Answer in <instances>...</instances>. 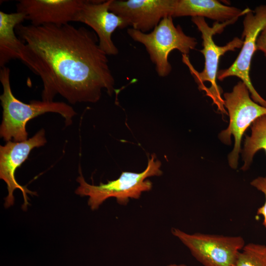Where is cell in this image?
I'll return each instance as SVG.
<instances>
[{"instance_id": "obj_1", "label": "cell", "mask_w": 266, "mask_h": 266, "mask_svg": "<svg viewBox=\"0 0 266 266\" xmlns=\"http://www.w3.org/2000/svg\"><path fill=\"white\" fill-rule=\"evenodd\" d=\"M24 42L19 59L42 82V100L60 95L69 103L95 102L105 89L111 95L115 80L96 33L71 24L17 25Z\"/></svg>"}, {"instance_id": "obj_2", "label": "cell", "mask_w": 266, "mask_h": 266, "mask_svg": "<svg viewBox=\"0 0 266 266\" xmlns=\"http://www.w3.org/2000/svg\"><path fill=\"white\" fill-rule=\"evenodd\" d=\"M10 71L6 66L0 69V81L3 88V93L0 96L2 108L0 135L5 141L13 139L14 141L20 142L27 140V123L45 113H59L65 119L66 125L71 124L76 113L65 102L33 100L26 103L16 98L11 88Z\"/></svg>"}, {"instance_id": "obj_3", "label": "cell", "mask_w": 266, "mask_h": 266, "mask_svg": "<svg viewBox=\"0 0 266 266\" xmlns=\"http://www.w3.org/2000/svg\"><path fill=\"white\" fill-rule=\"evenodd\" d=\"M155 157L153 155L149 159L143 171L140 173L124 171L117 179L108 181L105 184L100 183L99 185L88 184L79 168L80 175L77 181L80 185L75 193L81 197H89L88 205L92 210L98 209L110 198H115L119 204L125 205L130 199H138L143 192L151 190L152 183L146 180L148 177L158 176L162 174L161 163L155 160Z\"/></svg>"}, {"instance_id": "obj_4", "label": "cell", "mask_w": 266, "mask_h": 266, "mask_svg": "<svg viewBox=\"0 0 266 266\" xmlns=\"http://www.w3.org/2000/svg\"><path fill=\"white\" fill-rule=\"evenodd\" d=\"M238 18L227 22L219 23L216 22L212 27H210L205 20L204 18L200 17H192V21L196 26L201 33L202 39L203 48L200 52L204 58V66L202 71H196L191 66L187 55H183V62L187 65L200 89L203 83L208 82L210 84L209 88H205L206 95L210 97L213 103L217 105L218 109L223 113H226L224 108V100L222 97V91L218 85L216 79L218 64L220 57L227 52L234 51L236 48H241L243 41L241 38L235 37L232 40L224 46L216 45L213 39V36L216 33H220L224 28L232 24L236 21Z\"/></svg>"}, {"instance_id": "obj_5", "label": "cell", "mask_w": 266, "mask_h": 266, "mask_svg": "<svg viewBox=\"0 0 266 266\" xmlns=\"http://www.w3.org/2000/svg\"><path fill=\"white\" fill-rule=\"evenodd\" d=\"M127 33L134 41L144 46L157 73L161 77L167 76L171 71L168 61L171 51L178 50L187 55L198 44L196 39L186 35L179 25L175 26L171 16L163 18L149 33L132 28L128 29Z\"/></svg>"}, {"instance_id": "obj_6", "label": "cell", "mask_w": 266, "mask_h": 266, "mask_svg": "<svg viewBox=\"0 0 266 266\" xmlns=\"http://www.w3.org/2000/svg\"><path fill=\"white\" fill-rule=\"evenodd\" d=\"M250 94L247 87L240 81L231 92L223 94L224 105L228 111L230 121L228 127L218 136L227 145L231 144L232 135L234 137V146L228 156V163L233 169L237 167L241 140L245 131L257 119L266 114V107L255 102Z\"/></svg>"}, {"instance_id": "obj_7", "label": "cell", "mask_w": 266, "mask_h": 266, "mask_svg": "<svg viewBox=\"0 0 266 266\" xmlns=\"http://www.w3.org/2000/svg\"><path fill=\"white\" fill-rule=\"evenodd\" d=\"M171 233L203 266H234L238 253L245 245L240 236L190 234L177 228H172Z\"/></svg>"}, {"instance_id": "obj_8", "label": "cell", "mask_w": 266, "mask_h": 266, "mask_svg": "<svg viewBox=\"0 0 266 266\" xmlns=\"http://www.w3.org/2000/svg\"><path fill=\"white\" fill-rule=\"evenodd\" d=\"M266 25V5L258 6L254 11L251 10L245 14L243 21L241 37L244 40L241 51L230 67L218 71L217 78L220 81L230 76L239 78L247 87L252 99L266 107V100L256 90L249 75L252 57L257 50V39Z\"/></svg>"}, {"instance_id": "obj_9", "label": "cell", "mask_w": 266, "mask_h": 266, "mask_svg": "<svg viewBox=\"0 0 266 266\" xmlns=\"http://www.w3.org/2000/svg\"><path fill=\"white\" fill-rule=\"evenodd\" d=\"M46 142L44 129H41L34 136L23 141H7L0 146V178L7 185L8 195L5 199L4 206L8 208L14 202L13 192L19 189L24 200L23 208L29 204L27 194L36 195L26 187L20 185L15 177L16 169L28 159L31 151L35 147L43 146Z\"/></svg>"}, {"instance_id": "obj_10", "label": "cell", "mask_w": 266, "mask_h": 266, "mask_svg": "<svg viewBox=\"0 0 266 266\" xmlns=\"http://www.w3.org/2000/svg\"><path fill=\"white\" fill-rule=\"evenodd\" d=\"M110 2L111 0H84L74 22L91 27L98 37L100 48L107 55H116L119 51L112 35L116 29L129 26L126 20L109 11Z\"/></svg>"}, {"instance_id": "obj_11", "label": "cell", "mask_w": 266, "mask_h": 266, "mask_svg": "<svg viewBox=\"0 0 266 266\" xmlns=\"http://www.w3.org/2000/svg\"><path fill=\"white\" fill-rule=\"evenodd\" d=\"M174 0H111L109 11L129 26L144 33L153 30L165 17L170 16Z\"/></svg>"}, {"instance_id": "obj_12", "label": "cell", "mask_w": 266, "mask_h": 266, "mask_svg": "<svg viewBox=\"0 0 266 266\" xmlns=\"http://www.w3.org/2000/svg\"><path fill=\"white\" fill-rule=\"evenodd\" d=\"M84 0H20L16 12L34 26L62 25L74 22Z\"/></svg>"}, {"instance_id": "obj_13", "label": "cell", "mask_w": 266, "mask_h": 266, "mask_svg": "<svg viewBox=\"0 0 266 266\" xmlns=\"http://www.w3.org/2000/svg\"><path fill=\"white\" fill-rule=\"evenodd\" d=\"M251 10H244L222 4L216 0H174L171 17L183 16L207 18L224 23L246 14Z\"/></svg>"}, {"instance_id": "obj_14", "label": "cell", "mask_w": 266, "mask_h": 266, "mask_svg": "<svg viewBox=\"0 0 266 266\" xmlns=\"http://www.w3.org/2000/svg\"><path fill=\"white\" fill-rule=\"evenodd\" d=\"M25 20L20 12L7 13L0 11V66L13 59H19L24 42L18 37L16 27Z\"/></svg>"}, {"instance_id": "obj_15", "label": "cell", "mask_w": 266, "mask_h": 266, "mask_svg": "<svg viewBox=\"0 0 266 266\" xmlns=\"http://www.w3.org/2000/svg\"><path fill=\"white\" fill-rule=\"evenodd\" d=\"M251 134L246 136L241 150L243 165L241 169L247 170L252 163L255 154L260 150L266 154V114L257 119L251 127Z\"/></svg>"}, {"instance_id": "obj_16", "label": "cell", "mask_w": 266, "mask_h": 266, "mask_svg": "<svg viewBox=\"0 0 266 266\" xmlns=\"http://www.w3.org/2000/svg\"><path fill=\"white\" fill-rule=\"evenodd\" d=\"M234 266H266V246L254 243L245 245Z\"/></svg>"}, {"instance_id": "obj_17", "label": "cell", "mask_w": 266, "mask_h": 266, "mask_svg": "<svg viewBox=\"0 0 266 266\" xmlns=\"http://www.w3.org/2000/svg\"><path fill=\"white\" fill-rule=\"evenodd\" d=\"M250 184L262 192L265 196V202L258 209L257 214L263 217V225L266 228V176H259L253 180Z\"/></svg>"}, {"instance_id": "obj_18", "label": "cell", "mask_w": 266, "mask_h": 266, "mask_svg": "<svg viewBox=\"0 0 266 266\" xmlns=\"http://www.w3.org/2000/svg\"><path fill=\"white\" fill-rule=\"evenodd\" d=\"M257 50L262 51L266 57V25L261 31L256 41Z\"/></svg>"}, {"instance_id": "obj_19", "label": "cell", "mask_w": 266, "mask_h": 266, "mask_svg": "<svg viewBox=\"0 0 266 266\" xmlns=\"http://www.w3.org/2000/svg\"><path fill=\"white\" fill-rule=\"evenodd\" d=\"M167 266H188L183 264H169L167 265Z\"/></svg>"}]
</instances>
